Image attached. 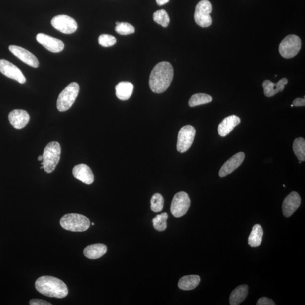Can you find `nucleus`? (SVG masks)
Returning <instances> with one entry per match:
<instances>
[{
  "mask_svg": "<svg viewBox=\"0 0 305 305\" xmlns=\"http://www.w3.org/2000/svg\"><path fill=\"white\" fill-rule=\"evenodd\" d=\"M173 75V68L169 62L158 63L150 75L149 84L150 89L155 93L164 92L171 84Z\"/></svg>",
  "mask_w": 305,
  "mask_h": 305,
  "instance_id": "nucleus-1",
  "label": "nucleus"
},
{
  "mask_svg": "<svg viewBox=\"0 0 305 305\" xmlns=\"http://www.w3.org/2000/svg\"><path fill=\"white\" fill-rule=\"evenodd\" d=\"M35 288L43 295L49 298L63 299L68 295V288L60 279L50 276L40 277L36 281Z\"/></svg>",
  "mask_w": 305,
  "mask_h": 305,
  "instance_id": "nucleus-2",
  "label": "nucleus"
},
{
  "mask_svg": "<svg viewBox=\"0 0 305 305\" xmlns=\"http://www.w3.org/2000/svg\"><path fill=\"white\" fill-rule=\"evenodd\" d=\"M60 225L65 230L82 232L88 230L90 221L88 218L80 214L69 213L61 218Z\"/></svg>",
  "mask_w": 305,
  "mask_h": 305,
  "instance_id": "nucleus-3",
  "label": "nucleus"
},
{
  "mask_svg": "<svg viewBox=\"0 0 305 305\" xmlns=\"http://www.w3.org/2000/svg\"><path fill=\"white\" fill-rule=\"evenodd\" d=\"M61 148L57 142H49L44 150L41 164L47 173H52L60 160Z\"/></svg>",
  "mask_w": 305,
  "mask_h": 305,
  "instance_id": "nucleus-4",
  "label": "nucleus"
},
{
  "mask_svg": "<svg viewBox=\"0 0 305 305\" xmlns=\"http://www.w3.org/2000/svg\"><path fill=\"white\" fill-rule=\"evenodd\" d=\"M79 92V86L77 83L73 82L67 86L59 94L57 107L59 112H65L73 105Z\"/></svg>",
  "mask_w": 305,
  "mask_h": 305,
  "instance_id": "nucleus-5",
  "label": "nucleus"
},
{
  "mask_svg": "<svg viewBox=\"0 0 305 305\" xmlns=\"http://www.w3.org/2000/svg\"><path fill=\"white\" fill-rule=\"evenodd\" d=\"M302 47V41L296 35H289L285 38L279 45V53L286 59L294 58L298 54Z\"/></svg>",
  "mask_w": 305,
  "mask_h": 305,
  "instance_id": "nucleus-6",
  "label": "nucleus"
},
{
  "mask_svg": "<svg viewBox=\"0 0 305 305\" xmlns=\"http://www.w3.org/2000/svg\"><path fill=\"white\" fill-rule=\"evenodd\" d=\"M190 206L191 200L188 194L185 192H180L174 196L170 211L174 217L179 218L187 213Z\"/></svg>",
  "mask_w": 305,
  "mask_h": 305,
  "instance_id": "nucleus-7",
  "label": "nucleus"
},
{
  "mask_svg": "<svg viewBox=\"0 0 305 305\" xmlns=\"http://www.w3.org/2000/svg\"><path fill=\"white\" fill-rule=\"evenodd\" d=\"M212 11V5L208 0H201L198 3L195 13V20L197 25L202 27L211 26L212 19L210 14Z\"/></svg>",
  "mask_w": 305,
  "mask_h": 305,
  "instance_id": "nucleus-8",
  "label": "nucleus"
},
{
  "mask_svg": "<svg viewBox=\"0 0 305 305\" xmlns=\"http://www.w3.org/2000/svg\"><path fill=\"white\" fill-rule=\"evenodd\" d=\"M196 129L191 125L184 126L178 134L177 149L180 153H185L192 146L196 135Z\"/></svg>",
  "mask_w": 305,
  "mask_h": 305,
  "instance_id": "nucleus-9",
  "label": "nucleus"
},
{
  "mask_svg": "<svg viewBox=\"0 0 305 305\" xmlns=\"http://www.w3.org/2000/svg\"><path fill=\"white\" fill-rule=\"evenodd\" d=\"M51 23L55 29L66 34L74 33L78 28L77 23L75 19L66 15L55 16L51 19Z\"/></svg>",
  "mask_w": 305,
  "mask_h": 305,
  "instance_id": "nucleus-10",
  "label": "nucleus"
},
{
  "mask_svg": "<svg viewBox=\"0 0 305 305\" xmlns=\"http://www.w3.org/2000/svg\"><path fill=\"white\" fill-rule=\"evenodd\" d=\"M0 72L6 77L17 81L21 84H24L26 82V79L21 70L5 59H0Z\"/></svg>",
  "mask_w": 305,
  "mask_h": 305,
  "instance_id": "nucleus-11",
  "label": "nucleus"
},
{
  "mask_svg": "<svg viewBox=\"0 0 305 305\" xmlns=\"http://www.w3.org/2000/svg\"><path fill=\"white\" fill-rule=\"evenodd\" d=\"M37 41L47 50L52 53H59L64 49V43L57 38L45 34L40 33L37 35Z\"/></svg>",
  "mask_w": 305,
  "mask_h": 305,
  "instance_id": "nucleus-12",
  "label": "nucleus"
},
{
  "mask_svg": "<svg viewBox=\"0 0 305 305\" xmlns=\"http://www.w3.org/2000/svg\"><path fill=\"white\" fill-rule=\"evenodd\" d=\"M245 154L243 152H239L233 156L231 158L225 162L221 166L219 173L220 177H224L229 175L239 166L242 164L245 159Z\"/></svg>",
  "mask_w": 305,
  "mask_h": 305,
  "instance_id": "nucleus-13",
  "label": "nucleus"
},
{
  "mask_svg": "<svg viewBox=\"0 0 305 305\" xmlns=\"http://www.w3.org/2000/svg\"><path fill=\"white\" fill-rule=\"evenodd\" d=\"M9 50L15 57L20 60L26 63L27 65L35 68L39 67V62L37 57L29 51L23 48L22 47L11 45L9 46Z\"/></svg>",
  "mask_w": 305,
  "mask_h": 305,
  "instance_id": "nucleus-14",
  "label": "nucleus"
},
{
  "mask_svg": "<svg viewBox=\"0 0 305 305\" xmlns=\"http://www.w3.org/2000/svg\"><path fill=\"white\" fill-rule=\"evenodd\" d=\"M301 197L296 192H292L285 198L283 203L282 209L285 217H290L299 208L301 204Z\"/></svg>",
  "mask_w": 305,
  "mask_h": 305,
  "instance_id": "nucleus-15",
  "label": "nucleus"
},
{
  "mask_svg": "<svg viewBox=\"0 0 305 305\" xmlns=\"http://www.w3.org/2000/svg\"><path fill=\"white\" fill-rule=\"evenodd\" d=\"M73 174L75 178L86 184H92L94 182L93 173L88 165L79 164L74 166Z\"/></svg>",
  "mask_w": 305,
  "mask_h": 305,
  "instance_id": "nucleus-16",
  "label": "nucleus"
},
{
  "mask_svg": "<svg viewBox=\"0 0 305 305\" xmlns=\"http://www.w3.org/2000/svg\"><path fill=\"white\" fill-rule=\"evenodd\" d=\"M30 119L29 113L24 110H14L9 114L10 124L17 129L25 128L29 123Z\"/></svg>",
  "mask_w": 305,
  "mask_h": 305,
  "instance_id": "nucleus-17",
  "label": "nucleus"
},
{
  "mask_svg": "<svg viewBox=\"0 0 305 305\" xmlns=\"http://www.w3.org/2000/svg\"><path fill=\"white\" fill-rule=\"evenodd\" d=\"M241 122L239 117L232 115L224 119L218 128V132L221 137H225L230 133L233 129Z\"/></svg>",
  "mask_w": 305,
  "mask_h": 305,
  "instance_id": "nucleus-18",
  "label": "nucleus"
},
{
  "mask_svg": "<svg viewBox=\"0 0 305 305\" xmlns=\"http://www.w3.org/2000/svg\"><path fill=\"white\" fill-rule=\"evenodd\" d=\"M288 82L287 78H283L276 83H273L269 80L264 81L263 83L264 93L267 97H271L275 94L282 92Z\"/></svg>",
  "mask_w": 305,
  "mask_h": 305,
  "instance_id": "nucleus-19",
  "label": "nucleus"
},
{
  "mask_svg": "<svg viewBox=\"0 0 305 305\" xmlns=\"http://www.w3.org/2000/svg\"><path fill=\"white\" fill-rule=\"evenodd\" d=\"M108 251L105 244H95L89 245L83 250V254L89 259H97L104 256Z\"/></svg>",
  "mask_w": 305,
  "mask_h": 305,
  "instance_id": "nucleus-20",
  "label": "nucleus"
},
{
  "mask_svg": "<svg viewBox=\"0 0 305 305\" xmlns=\"http://www.w3.org/2000/svg\"><path fill=\"white\" fill-rule=\"evenodd\" d=\"M134 86L131 83L122 82L119 83L116 87V96L122 101H126L132 96Z\"/></svg>",
  "mask_w": 305,
  "mask_h": 305,
  "instance_id": "nucleus-21",
  "label": "nucleus"
},
{
  "mask_svg": "<svg viewBox=\"0 0 305 305\" xmlns=\"http://www.w3.org/2000/svg\"><path fill=\"white\" fill-rule=\"evenodd\" d=\"M249 288L247 285L243 284L237 287L232 291L229 299L231 305H238L243 302L248 294Z\"/></svg>",
  "mask_w": 305,
  "mask_h": 305,
  "instance_id": "nucleus-22",
  "label": "nucleus"
},
{
  "mask_svg": "<svg viewBox=\"0 0 305 305\" xmlns=\"http://www.w3.org/2000/svg\"><path fill=\"white\" fill-rule=\"evenodd\" d=\"M200 281V277L198 275L184 276L180 279L178 286L181 290L191 291L199 286Z\"/></svg>",
  "mask_w": 305,
  "mask_h": 305,
  "instance_id": "nucleus-23",
  "label": "nucleus"
},
{
  "mask_svg": "<svg viewBox=\"0 0 305 305\" xmlns=\"http://www.w3.org/2000/svg\"><path fill=\"white\" fill-rule=\"evenodd\" d=\"M263 231L262 227L259 224L253 226L250 236L248 238V244L252 247H259L262 243Z\"/></svg>",
  "mask_w": 305,
  "mask_h": 305,
  "instance_id": "nucleus-24",
  "label": "nucleus"
},
{
  "mask_svg": "<svg viewBox=\"0 0 305 305\" xmlns=\"http://www.w3.org/2000/svg\"><path fill=\"white\" fill-rule=\"evenodd\" d=\"M293 150L298 159L300 161L305 160V140L302 137L297 138L293 144Z\"/></svg>",
  "mask_w": 305,
  "mask_h": 305,
  "instance_id": "nucleus-25",
  "label": "nucleus"
},
{
  "mask_svg": "<svg viewBox=\"0 0 305 305\" xmlns=\"http://www.w3.org/2000/svg\"><path fill=\"white\" fill-rule=\"evenodd\" d=\"M212 97L207 94L197 93L193 95L189 101L190 107H195L201 105L207 104L212 102Z\"/></svg>",
  "mask_w": 305,
  "mask_h": 305,
  "instance_id": "nucleus-26",
  "label": "nucleus"
},
{
  "mask_svg": "<svg viewBox=\"0 0 305 305\" xmlns=\"http://www.w3.org/2000/svg\"><path fill=\"white\" fill-rule=\"evenodd\" d=\"M168 215L167 213H162L154 217L152 223L154 229L157 231L162 232L167 228V220Z\"/></svg>",
  "mask_w": 305,
  "mask_h": 305,
  "instance_id": "nucleus-27",
  "label": "nucleus"
},
{
  "mask_svg": "<svg viewBox=\"0 0 305 305\" xmlns=\"http://www.w3.org/2000/svg\"><path fill=\"white\" fill-rule=\"evenodd\" d=\"M153 19L162 27H168L170 22V18L167 12L165 10H160L156 11L153 14Z\"/></svg>",
  "mask_w": 305,
  "mask_h": 305,
  "instance_id": "nucleus-28",
  "label": "nucleus"
},
{
  "mask_svg": "<svg viewBox=\"0 0 305 305\" xmlns=\"http://www.w3.org/2000/svg\"><path fill=\"white\" fill-rule=\"evenodd\" d=\"M150 204H151V209L153 212H160L164 208V198L160 193H155L150 200Z\"/></svg>",
  "mask_w": 305,
  "mask_h": 305,
  "instance_id": "nucleus-29",
  "label": "nucleus"
},
{
  "mask_svg": "<svg viewBox=\"0 0 305 305\" xmlns=\"http://www.w3.org/2000/svg\"><path fill=\"white\" fill-rule=\"evenodd\" d=\"M115 29L117 33L123 35L132 34L135 32L134 27L127 22H119Z\"/></svg>",
  "mask_w": 305,
  "mask_h": 305,
  "instance_id": "nucleus-30",
  "label": "nucleus"
},
{
  "mask_svg": "<svg viewBox=\"0 0 305 305\" xmlns=\"http://www.w3.org/2000/svg\"><path fill=\"white\" fill-rule=\"evenodd\" d=\"M117 42V39L112 35L102 34L98 38V43L103 47H108L113 46Z\"/></svg>",
  "mask_w": 305,
  "mask_h": 305,
  "instance_id": "nucleus-31",
  "label": "nucleus"
},
{
  "mask_svg": "<svg viewBox=\"0 0 305 305\" xmlns=\"http://www.w3.org/2000/svg\"><path fill=\"white\" fill-rule=\"evenodd\" d=\"M257 305H275V303L272 300L263 297L260 298L257 302Z\"/></svg>",
  "mask_w": 305,
  "mask_h": 305,
  "instance_id": "nucleus-32",
  "label": "nucleus"
},
{
  "mask_svg": "<svg viewBox=\"0 0 305 305\" xmlns=\"http://www.w3.org/2000/svg\"><path fill=\"white\" fill-rule=\"evenodd\" d=\"M30 305H51V303L46 302V301L41 299H33L30 300Z\"/></svg>",
  "mask_w": 305,
  "mask_h": 305,
  "instance_id": "nucleus-33",
  "label": "nucleus"
},
{
  "mask_svg": "<svg viewBox=\"0 0 305 305\" xmlns=\"http://www.w3.org/2000/svg\"><path fill=\"white\" fill-rule=\"evenodd\" d=\"M293 105L294 106H304L305 105V97L304 98H297L295 100L293 101Z\"/></svg>",
  "mask_w": 305,
  "mask_h": 305,
  "instance_id": "nucleus-34",
  "label": "nucleus"
},
{
  "mask_svg": "<svg viewBox=\"0 0 305 305\" xmlns=\"http://www.w3.org/2000/svg\"><path fill=\"white\" fill-rule=\"evenodd\" d=\"M169 0H156V2L158 5L162 6L169 2Z\"/></svg>",
  "mask_w": 305,
  "mask_h": 305,
  "instance_id": "nucleus-35",
  "label": "nucleus"
},
{
  "mask_svg": "<svg viewBox=\"0 0 305 305\" xmlns=\"http://www.w3.org/2000/svg\"><path fill=\"white\" fill-rule=\"evenodd\" d=\"M38 159L40 161H43V156H39Z\"/></svg>",
  "mask_w": 305,
  "mask_h": 305,
  "instance_id": "nucleus-36",
  "label": "nucleus"
},
{
  "mask_svg": "<svg viewBox=\"0 0 305 305\" xmlns=\"http://www.w3.org/2000/svg\"><path fill=\"white\" fill-rule=\"evenodd\" d=\"M283 187H285V188H286V185H283Z\"/></svg>",
  "mask_w": 305,
  "mask_h": 305,
  "instance_id": "nucleus-37",
  "label": "nucleus"
},
{
  "mask_svg": "<svg viewBox=\"0 0 305 305\" xmlns=\"http://www.w3.org/2000/svg\"><path fill=\"white\" fill-rule=\"evenodd\" d=\"M94 224H94V223H92V225H94Z\"/></svg>",
  "mask_w": 305,
  "mask_h": 305,
  "instance_id": "nucleus-38",
  "label": "nucleus"
},
{
  "mask_svg": "<svg viewBox=\"0 0 305 305\" xmlns=\"http://www.w3.org/2000/svg\"><path fill=\"white\" fill-rule=\"evenodd\" d=\"M291 107H294V105H291Z\"/></svg>",
  "mask_w": 305,
  "mask_h": 305,
  "instance_id": "nucleus-39",
  "label": "nucleus"
}]
</instances>
